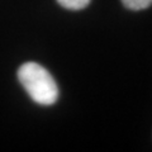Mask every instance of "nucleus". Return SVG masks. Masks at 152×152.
<instances>
[{
	"label": "nucleus",
	"instance_id": "obj_1",
	"mask_svg": "<svg viewBox=\"0 0 152 152\" xmlns=\"http://www.w3.org/2000/svg\"><path fill=\"white\" fill-rule=\"evenodd\" d=\"M18 79L32 100L39 105H53L58 99V88L53 76L39 64H23L18 70Z\"/></svg>",
	"mask_w": 152,
	"mask_h": 152
},
{
	"label": "nucleus",
	"instance_id": "obj_3",
	"mask_svg": "<svg viewBox=\"0 0 152 152\" xmlns=\"http://www.w3.org/2000/svg\"><path fill=\"white\" fill-rule=\"evenodd\" d=\"M122 4L131 10H143L152 5V0H122Z\"/></svg>",
	"mask_w": 152,
	"mask_h": 152
},
{
	"label": "nucleus",
	"instance_id": "obj_2",
	"mask_svg": "<svg viewBox=\"0 0 152 152\" xmlns=\"http://www.w3.org/2000/svg\"><path fill=\"white\" fill-rule=\"evenodd\" d=\"M91 0H57L62 8L69 9V10H81L86 8Z\"/></svg>",
	"mask_w": 152,
	"mask_h": 152
}]
</instances>
